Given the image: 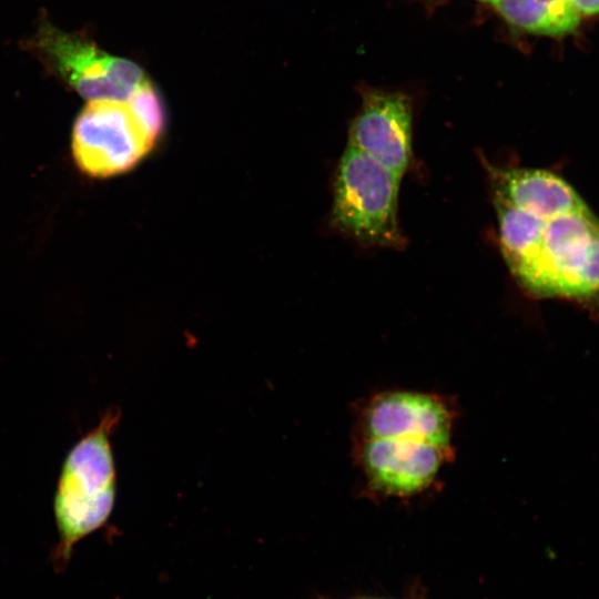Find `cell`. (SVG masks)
Masks as SVG:
<instances>
[{
  "label": "cell",
  "instance_id": "1",
  "mask_svg": "<svg viewBox=\"0 0 599 599\" xmlns=\"http://www.w3.org/2000/svg\"><path fill=\"white\" fill-rule=\"evenodd\" d=\"M495 206L504 257L528 292L577 300L599 295V219L568 182L529 210Z\"/></svg>",
  "mask_w": 599,
  "mask_h": 599
},
{
  "label": "cell",
  "instance_id": "9",
  "mask_svg": "<svg viewBox=\"0 0 599 599\" xmlns=\"http://www.w3.org/2000/svg\"><path fill=\"white\" fill-rule=\"evenodd\" d=\"M494 6L508 22L536 34L565 35L580 22L569 0H498Z\"/></svg>",
  "mask_w": 599,
  "mask_h": 599
},
{
  "label": "cell",
  "instance_id": "6",
  "mask_svg": "<svg viewBox=\"0 0 599 599\" xmlns=\"http://www.w3.org/2000/svg\"><path fill=\"white\" fill-rule=\"evenodd\" d=\"M152 146L126 102L90 101L73 126L74 159L79 167L91 176L123 173Z\"/></svg>",
  "mask_w": 599,
  "mask_h": 599
},
{
  "label": "cell",
  "instance_id": "12",
  "mask_svg": "<svg viewBox=\"0 0 599 599\" xmlns=\"http://www.w3.org/2000/svg\"><path fill=\"white\" fill-rule=\"evenodd\" d=\"M484 1H489L491 2L493 4L496 3L498 0H484Z\"/></svg>",
  "mask_w": 599,
  "mask_h": 599
},
{
  "label": "cell",
  "instance_id": "3",
  "mask_svg": "<svg viewBox=\"0 0 599 599\" xmlns=\"http://www.w3.org/2000/svg\"><path fill=\"white\" fill-rule=\"evenodd\" d=\"M400 176L347 145L336 172L333 221L357 242L399 247L404 237L397 206Z\"/></svg>",
  "mask_w": 599,
  "mask_h": 599
},
{
  "label": "cell",
  "instance_id": "8",
  "mask_svg": "<svg viewBox=\"0 0 599 599\" xmlns=\"http://www.w3.org/2000/svg\"><path fill=\"white\" fill-rule=\"evenodd\" d=\"M347 145L402 177L412 156V106L407 95L365 91L362 106L349 126Z\"/></svg>",
  "mask_w": 599,
  "mask_h": 599
},
{
  "label": "cell",
  "instance_id": "2",
  "mask_svg": "<svg viewBox=\"0 0 599 599\" xmlns=\"http://www.w3.org/2000/svg\"><path fill=\"white\" fill-rule=\"evenodd\" d=\"M119 420L120 410L109 409L62 463L53 499L59 536L51 558L55 569L67 566L75 544L101 528L113 510L116 473L110 438Z\"/></svg>",
  "mask_w": 599,
  "mask_h": 599
},
{
  "label": "cell",
  "instance_id": "5",
  "mask_svg": "<svg viewBox=\"0 0 599 599\" xmlns=\"http://www.w3.org/2000/svg\"><path fill=\"white\" fill-rule=\"evenodd\" d=\"M454 446L413 438H355V463L376 497H415L453 461Z\"/></svg>",
  "mask_w": 599,
  "mask_h": 599
},
{
  "label": "cell",
  "instance_id": "4",
  "mask_svg": "<svg viewBox=\"0 0 599 599\" xmlns=\"http://www.w3.org/2000/svg\"><path fill=\"white\" fill-rule=\"evenodd\" d=\"M47 70L90 101L126 102L148 79L134 62L111 55L89 38L42 19L27 41Z\"/></svg>",
  "mask_w": 599,
  "mask_h": 599
},
{
  "label": "cell",
  "instance_id": "10",
  "mask_svg": "<svg viewBox=\"0 0 599 599\" xmlns=\"http://www.w3.org/2000/svg\"><path fill=\"white\" fill-rule=\"evenodd\" d=\"M126 104L150 142L154 145L165 124L162 100L156 89L145 81L130 97Z\"/></svg>",
  "mask_w": 599,
  "mask_h": 599
},
{
  "label": "cell",
  "instance_id": "7",
  "mask_svg": "<svg viewBox=\"0 0 599 599\" xmlns=\"http://www.w3.org/2000/svg\"><path fill=\"white\" fill-rule=\"evenodd\" d=\"M456 420L453 400L441 395L384 390L357 409L355 438H413L453 446Z\"/></svg>",
  "mask_w": 599,
  "mask_h": 599
},
{
  "label": "cell",
  "instance_id": "11",
  "mask_svg": "<svg viewBox=\"0 0 599 599\" xmlns=\"http://www.w3.org/2000/svg\"><path fill=\"white\" fill-rule=\"evenodd\" d=\"M579 14L592 16L599 13V0H569Z\"/></svg>",
  "mask_w": 599,
  "mask_h": 599
}]
</instances>
